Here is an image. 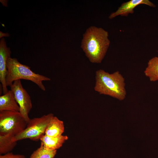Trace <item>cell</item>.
Masks as SVG:
<instances>
[{
	"mask_svg": "<svg viewBox=\"0 0 158 158\" xmlns=\"http://www.w3.org/2000/svg\"><path fill=\"white\" fill-rule=\"evenodd\" d=\"M108 32L103 28L92 26L83 34L81 48L89 61L100 63L110 46Z\"/></svg>",
	"mask_w": 158,
	"mask_h": 158,
	"instance_id": "cell-1",
	"label": "cell"
},
{
	"mask_svg": "<svg viewBox=\"0 0 158 158\" xmlns=\"http://www.w3.org/2000/svg\"><path fill=\"white\" fill-rule=\"evenodd\" d=\"M95 90L101 95L122 100L126 95L125 79L118 71L109 73L103 69L95 72Z\"/></svg>",
	"mask_w": 158,
	"mask_h": 158,
	"instance_id": "cell-2",
	"label": "cell"
},
{
	"mask_svg": "<svg viewBox=\"0 0 158 158\" xmlns=\"http://www.w3.org/2000/svg\"><path fill=\"white\" fill-rule=\"evenodd\" d=\"M7 71L6 77L7 86H10L15 80L24 79L36 84L42 90H45L43 81H50V78L37 74L31 71L30 67L19 62L16 58L9 57L7 62Z\"/></svg>",
	"mask_w": 158,
	"mask_h": 158,
	"instance_id": "cell-3",
	"label": "cell"
},
{
	"mask_svg": "<svg viewBox=\"0 0 158 158\" xmlns=\"http://www.w3.org/2000/svg\"><path fill=\"white\" fill-rule=\"evenodd\" d=\"M53 114L44 115L41 117L30 119L24 130L14 137L15 141L29 139L37 141L45 134L49 122L54 117Z\"/></svg>",
	"mask_w": 158,
	"mask_h": 158,
	"instance_id": "cell-4",
	"label": "cell"
},
{
	"mask_svg": "<svg viewBox=\"0 0 158 158\" xmlns=\"http://www.w3.org/2000/svg\"><path fill=\"white\" fill-rule=\"evenodd\" d=\"M27 125L19 112L0 111V135L11 134L15 136L21 133Z\"/></svg>",
	"mask_w": 158,
	"mask_h": 158,
	"instance_id": "cell-5",
	"label": "cell"
},
{
	"mask_svg": "<svg viewBox=\"0 0 158 158\" xmlns=\"http://www.w3.org/2000/svg\"><path fill=\"white\" fill-rule=\"evenodd\" d=\"M10 87L19 107V112L27 124L30 119L28 114L32 108L30 97L23 87L20 80L14 81Z\"/></svg>",
	"mask_w": 158,
	"mask_h": 158,
	"instance_id": "cell-6",
	"label": "cell"
},
{
	"mask_svg": "<svg viewBox=\"0 0 158 158\" xmlns=\"http://www.w3.org/2000/svg\"><path fill=\"white\" fill-rule=\"evenodd\" d=\"M11 51L10 49L7 47L4 38L0 42V81L2 87L4 94L8 91L6 83V77L7 69V62L10 57Z\"/></svg>",
	"mask_w": 158,
	"mask_h": 158,
	"instance_id": "cell-7",
	"label": "cell"
},
{
	"mask_svg": "<svg viewBox=\"0 0 158 158\" xmlns=\"http://www.w3.org/2000/svg\"><path fill=\"white\" fill-rule=\"evenodd\" d=\"M141 4L152 7H156L153 3L149 0H130L122 4L116 11L110 14L109 18L112 19L118 16H127L130 14L133 13L134 8Z\"/></svg>",
	"mask_w": 158,
	"mask_h": 158,
	"instance_id": "cell-8",
	"label": "cell"
},
{
	"mask_svg": "<svg viewBox=\"0 0 158 158\" xmlns=\"http://www.w3.org/2000/svg\"><path fill=\"white\" fill-rule=\"evenodd\" d=\"M68 139L67 135L53 137L44 135L40 139L41 143L46 150L53 151L60 148Z\"/></svg>",
	"mask_w": 158,
	"mask_h": 158,
	"instance_id": "cell-9",
	"label": "cell"
},
{
	"mask_svg": "<svg viewBox=\"0 0 158 158\" xmlns=\"http://www.w3.org/2000/svg\"><path fill=\"white\" fill-rule=\"evenodd\" d=\"M19 107L15 98L14 93L10 90L0 97V111H8L19 112Z\"/></svg>",
	"mask_w": 158,
	"mask_h": 158,
	"instance_id": "cell-10",
	"label": "cell"
},
{
	"mask_svg": "<svg viewBox=\"0 0 158 158\" xmlns=\"http://www.w3.org/2000/svg\"><path fill=\"white\" fill-rule=\"evenodd\" d=\"M64 130L63 122L54 116L48 124L45 134L51 137H58L62 135Z\"/></svg>",
	"mask_w": 158,
	"mask_h": 158,
	"instance_id": "cell-11",
	"label": "cell"
},
{
	"mask_svg": "<svg viewBox=\"0 0 158 158\" xmlns=\"http://www.w3.org/2000/svg\"><path fill=\"white\" fill-rule=\"evenodd\" d=\"M14 136L11 134L0 135V155L10 152L13 149L17 144Z\"/></svg>",
	"mask_w": 158,
	"mask_h": 158,
	"instance_id": "cell-12",
	"label": "cell"
},
{
	"mask_svg": "<svg viewBox=\"0 0 158 158\" xmlns=\"http://www.w3.org/2000/svg\"><path fill=\"white\" fill-rule=\"evenodd\" d=\"M144 73L150 81L158 80V57H153L149 60Z\"/></svg>",
	"mask_w": 158,
	"mask_h": 158,
	"instance_id": "cell-13",
	"label": "cell"
},
{
	"mask_svg": "<svg viewBox=\"0 0 158 158\" xmlns=\"http://www.w3.org/2000/svg\"><path fill=\"white\" fill-rule=\"evenodd\" d=\"M56 151L45 149L41 143L40 147L33 152L29 158H54Z\"/></svg>",
	"mask_w": 158,
	"mask_h": 158,
	"instance_id": "cell-14",
	"label": "cell"
},
{
	"mask_svg": "<svg viewBox=\"0 0 158 158\" xmlns=\"http://www.w3.org/2000/svg\"><path fill=\"white\" fill-rule=\"evenodd\" d=\"M0 158H25V155L21 154H15L12 152H9L0 155Z\"/></svg>",
	"mask_w": 158,
	"mask_h": 158,
	"instance_id": "cell-15",
	"label": "cell"
},
{
	"mask_svg": "<svg viewBox=\"0 0 158 158\" xmlns=\"http://www.w3.org/2000/svg\"><path fill=\"white\" fill-rule=\"evenodd\" d=\"M157 18H158V17H157Z\"/></svg>",
	"mask_w": 158,
	"mask_h": 158,
	"instance_id": "cell-16",
	"label": "cell"
}]
</instances>
